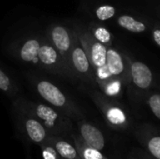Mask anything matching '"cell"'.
<instances>
[{
	"label": "cell",
	"instance_id": "1",
	"mask_svg": "<svg viewBox=\"0 0 160 159\" xmlns=\"http://www.w3.org/2000/svg\"><path fill=\"white\" fill-rule=\"evenodd\" d=\"M16 102L28 110L48 130L51 135L64 138H70L75 132V122L59 110L49 104L29 100L24 97H17Z\"/></svg>",
	"mask_w": 160,
	"mask_h": 159
},
{
	"label": "cell",
	"instance_id": "2",
	"mask_svg": "<svg viewBox=\"0 0 160 159\" xmlns=\"http://www.w3.org/2000/svg\"><path fill=\"white\" fill-rule=\"evenodd\" d=\"M31 82L36 92L47 104L59 110L75 123L85 118L80 106L54 82L38 77H34L31 80Z\"/></svg>",
	"mask_w": 160,
	"mask_h": 159
},
{
	"label": "cell",
	"instance_id": "3",
	"mask_svg": "<svg viewBox=\"0 0 160 159\" xmlns=\"http://www.w3.org/2000/svg\"><path fill=\"white\" fill-rule=\"evenodd\" d=\"M88 94L111 128L127 130L130 127L131 119L128 112L115 98L108 97L96 89L88 90Z\"/></svg>",
	"mask_w": 160,
	"mask_h": 159
},
{
	"label": "cell",
	"instance_id": "4",
	"mask_svg": "<svg viewBox=\"0 0 160 159\" xmlns=\"http://www.w3.org/2000/svg\"><path fill=\"white\" fill-rule=\"evenodd\" d=\"M12 104L16 125L23 138L38 146L46 142L51 134L43 125L23 106L15 100H13Z\"/></svg>",
	"mask_w": 160,
	"mask_h": 159
},
{
	"label": "cell",
	"instance_id": "5",
	"mask_svg": "<svg viewBox=\"0 0 160 159\" xmlns=\"http://www.w3.org/2000/svg\"><path fill=\"white\" fill-rule=\"evenodd\" d=\"M38 66L51 74L62 78L75 80V77L62 55L49 41L46 35L42 36L41 45L38 52Z\"/></svg>",
	"mask_w": 160,
	"mask_h": 159
},
{
	"label": "cell",
	"instance_id": "6",
	"mask_svg": "<svg viewBox=\"0 0 160 159\" xmlns=\"http://www.w3.org/2000/svg\"><path fill=\"white\" fill-rule=\"evenodd\" d=\"M69 64L75 79H79L91 86H98L94 68L90 63L84 48L80 41L77 31L74 36V41L70 52Z\"/></svg>",
	"mask_w": 160,
	"mask_h": 159
},
{
	"label": "cell",
	"instance_id": "7",
	"mask_svg": "<svg viewBox=\"0 0 160 159\" xmlns=\"http://www.w3.org/2000/svg\"><path fill=\"white\" fill-rule=\"evenodd\" d=\"M75 33V28H69L62 23H52L49 25L45 34L49 41L62 55L70 70L71 68L69 64V56L74 41Z\"/></svg>",
	"mask_w": 160,
	"mask_h": 159
},
{
	"label": "cell",
	"instance_id": "8",
	"mask_svg": "<svg viewBox=\"0 0 160 159\" xmlns=\"http://www.w3.org/2000/svg\"><path fill=\"white\" fill-rule=\"evenodd\" d=\"M76 31L80 41L84 48L94 71L99 67L106 66L107 63V50L108 47L98 41L88 28L83 26H76Z\"/></svg>",
	"mask_w": 160,
	"mask_h": 159
},
{
	"label": "cell",
	"instance_id": "9",
	"mask_svg": "<svg viewBox=\"0 0 160 159\" xmlns=\"http://www.w3.org/2000/svg\"><path fill=\"white\" fill-rule=\"evenodd\" d=\"M134 136L144 152L154 159H160V131L149 124L138 126Z\"/></svg>",
	"mask_w": 160,
	"mask_h": 159
},
{
	"label": "cell",
	"instance_id": "10",
	"mask_svg": "<svg viewBox=\"0 0 160 159\" xmlns=\"http://www.w3.org/2000/svg\"><path fill=\"white\" fill-rule=\"evenodd\" d=\"M127 58L128 62V83H132L139 91H148L154 81L151 68L143 62L131 60L128 55Z\"/></svg>",
	"mask_w": 160,
	"mask_h": 159
},
{
	"label": "cell",
	"instance_id": "11",
	"mask_svg": "<svg viewBox=\"0 0 160 159\" xmlns=\"http://www.w3.org/2000/svg\"><path fill=\"white\" fill-rule=\"evenodd\" d=\"M41 35H30L21 40L14 47L17 58L25 64L38 65V52L41 45Z\"/></svg>",
	"mask_w": 160,
	"mask_h": 159
},
{
	"label": "cell",
	"instance_id": "12",
	"mask_svg": "<svg viewBox=\"0 0 160 159\" xmlns=\"http://www.w3.org/2000/svg\"><path fill=\"white\" fill-rule=\"evenodd\" d=\"M106 64L112 77L121 79L126 84L128 83V62L127 54L121 53L112 46L108 47Z\"/></svg>",
	"mask_w": 160,
	"mask_h": 159
},
{
	"label": "cell",
	"instance_id": "13",
	"mask_svg": "<svg viewBox=\"0 0 160 159\" xmlns=\"http://www.w3.org/2000/svg\"><path fill=\"white\" fill-rule=\"evenodd\" d=\"M77 132L81 138L90 146L95 147L100 151L104 150L106 145V140L102 131L94 124L84 119L76 122Z\"/></svg>",
	"mask_w": 160,
	"mask_h": 159
},
{
	"label": "cell",
	"instance_id": "14",
	"mask_svg": "<svg viewBox=\"0 0 160 159\" xmlns=\"http://www.w3.org/2000/svg\"><path fill=\"white\" fill-rule=\"evenodd\" d=\"M48 142L55 148L61 159H82L70 138L50 135Z\"/></svg>",
	"mask_w": 160,
	"mask_h": 159
},
{
	"label": "cell",
	"instance_id": "15",
	"mask_svg": "<svg viewBox=\"0 0 160 159\" xmlns=\"http://www.w3.org/2000/svg\"><path fill=\"white\" fill-rule=\"evenodd\" d=\"M75 147L82 159H108L102 153V151L88 145L79 135L77 131L73 132L70 136Z\"/></svg>",
	"mask_w": 160,
	"mask_h": 159
},
{
	"label": "cell",
	"instance_id": "16",
	"mask_svg": "<svg viewBox=\"0 0 160 159\" xmlns=\"http://www.w3.org/2000/svg\"><path fill=\"white\" fill-rule=\"evenodd\" d=\"M125 85L126 83L121 79L116 77H112L106 82L99 83L98 86L100 92L104 94L106 97L116 99L122 97Z\"/></svg>",
	"mask_w": 160,
	"mask_h": 159
},
{
	"label": "cell",
	"instance_id": "17",
	"mask_svg": "<svg viewBox=\"0 0 160 159\" xmlns=\"http://www.w3.org/2000/svg\"><path fill=\"white\" fill-rule=\"evenodd\" d=\"M117 24L121 28L132 33H143L147 29V26L144 22L128 14L120 15L117 18Z\"/></svg>",
	"mask_w": 160,
	"mask_h": 159
},
{
	"label": "cell",
	"instance_id": "18",
	"mask_svg": "<svg viewBox=\"0 0 160 159\" xmlns=\"http://www.w3.org/2000/svg\"><path fill=\"white\" fill-rule=\"evenodd\" d=\"M88 29L98 41L107 47L112 46V36L111 31L107 27L97 22H91Z\"/></svg>",
	"mask_w": 160,
	"mask_h": 159
},
{
	"label": "cell",
	"instance_id": "19",
	"mask_svg": "<svg viewBox=\"0 0 160 159\" xmlns=\"http://www.w3.org/2000/svg\"><path fill=\"white\" fill-rule=\"evenodd\" d=\"M0 91L14 99L19 95V88L12 79L0 67Z\"/></svg>",
	"mask_w": 160,
	"mask_h": 159
},
{
	"label": "cell",
	"instance_id": "20",
	"mask_svg": "<svg viewBox=\"0 0 160 159\" xmlns=\"http://www.w3.org/2000/svg\"><path fill=\"white\" fill-rule=\"evenodd\" d=\"M116 14L115 7L112 5H101L96 7L95 9V16L99 21H107L113 18Z\"/></svg>",
	"mask_w": 160,
	"mask_h": 159
},
{
	"label": "cell",
	"instance_id": "21",
	"mask_svg": "<svg viewBox=\"0 0 160 159\" xmlns=\"http://www.w3.org/2000/svg\"><path fill=\"white\" fill-rule=\"evenodd\" d=\"M146 104L151 112L160 120V94L151 93L146 97Z\"/></svg>",
	"mask_w": 160,
	"mask_h": 159
},
{
	"label": "cell",
	"instance_id": "22",
	"mask_svg": "<svg viewBox=\"0 0 160 159\" xmlns=\"http://www.w3.org/2000/svg\"><path fill=\"white\" fill-rule=\"evenodd\" d=\"M38 147L40 149L41 156H42L43 159H61L59 154L55 150V148L48 141L40 145H38Z\"/></svg>",
	"mask_w": 160,
	"mask_h": 159
},
{
	"label": "cell",
	"instance_id": "23",
	"mask_svg": "<svg viewBox=\"0 0 160 159\" xmlns=\"http://www.w3.org/2000/svg\"><path fill=\"white\" fill-rule=\"evenodd\" d=\"M151 35L153 37V40L156 42V44L160 47V25H156L151 30Z\"/></svg>",
	"mask_w": 160,
	"mask_h": 159
},
{
	"label": "cell",
	"instance_id": "24",
	"mask_svg": "<svg viewBox=\"0 0 160 159\" xmlns=\"http://www.w3.org/2000/svg\"><path fill=\"white\" fill-rule=\"evenodd\" d=\"M136 157L140 159H154L153 157H151L148 154H146L144 151H141V150H137L136 151Z\"/></svg>",
	"mask_w": 160,
	"mask_h": 159
},
{
	"label": "cell",
	"instance_id": "25",
	"mask_svg": "<svg viewBox=\"0 0 160 159\" xmlns=\"http://www.w3.org/2000/svg\"><path fill=\"white\" fill-rule=\"evenodd\" d=\"M25 159H32L31 154H30L29 152H27V154H26V158H25Z\"/></svg>",
	"mask_w": 160,
	"mask_h": 159
},
{
	"label": "cell",
	"instance_id": "26",
	"mask_svg": "<svg viewBox=\"0 0 160 159\" xmlns=\"http://www.w3.org/2000/svg\"><path fill=\"white\" fill-rule=\"evenodd\" d=\"M128 159H140V158H138L136 156H129V157H128Z\"/></svg>",
	"mask_w": 160,
	"mask_h": 159
}]
</instances>
